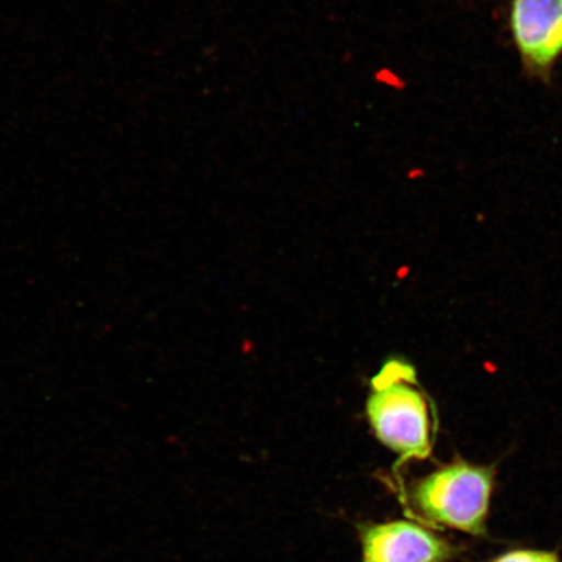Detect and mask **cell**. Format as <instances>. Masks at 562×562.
<instances>
[{
	"mask_svg": "<svg viewBox=\"0 0 562 562\" xmlns=\"http://www.w3.org/2000/svg\"><path fill=\"white\" fill-rule=\"evenodd\" d=\"M492 481L490 468L457 462L422 480L414 501L431 521L481 536L486 530Z\"/></svg>",
	"mask_w": 562,
	"mask_h": 562,
	"instance_id": "cell-2",
	"label": "cell"
},
{
	"mask_svg": "<svg viewBox=\"0 0 562 562\" xmlns=\"http://www.w3.org/2000/svg\"><path fill=\"white\" fill-rule=\"evenodd\" d=\"M510 23L526 65L547 72L562 53V0H513Z\"/></svg>",
	"mask_w": 562,
	"mask_h": 562,
	"instance_id": "cell-3",
	"label": "cell"
},
{
	"mask_svg": "<svg viewBox=\"0 0 562 562\" xmlns=\"http://www.w3.org/2000/svg\"><path fill=\"white\" fill-rule=\"evenodd\" d=\"M494 562H560L558 554L543 551H515Z\"/></svg>",
	"mask_w": 562,
	"mask_h": 562,
	"instance_id": "cell-5",
	"label": "cell"
},
{
	"mask_svg": "<svg viewBox=\"0 0 562 562\" xmlns=\"http://www.w3.org/2000/svg\"><path fill=\"white\" fill-rule=\"evenodd\" d=\"M367 414L376 438L405 459L431 452L430 406L417 382L416 369L390 358L371 379Z\"/></svg>",
	"mask_w": 562,
	"mask_h": 562,
	"instance_id": "cell-1",
	"label": "cell"
},
{
	"mask_svg": "<svg viewBox=\"0 0 562 562\" xmlns=\"http://www.w3.org/2000/svg\"><path fill=\"white\" fill-rule=\"evenodd\" d=\"M363 562H446L453 548L416 524L396 521L364 530Z\"/></svg>",
	"mask_w": 562,
	"mask_h": 562,
	"instance_id": "cell-4",
	"label": "cell"
}]
</instances>
